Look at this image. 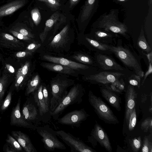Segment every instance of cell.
Masks as SVG:
<instances>
[{
    "mask_svg": "<svg viewBox=\"0 0 152 152\" xmlns=\"http://www.w3.org/2000/svg\"><path fill=\"white\" fill-rule=\"evenodd\" d=\"M111 51L119 60L125 68L131 72L143 77L144 72L141 64L140 57L131 46L123 45L121 39H118L116 45H108Z\"/></svg>",
    "mask_w": 152,
    "mask_h": 152,
    "instance_id": "1",
    "label": "cell"
},
{
    "mask_svg": "<svg viewBox=\"0 0 152 152\" xmlns=\"http://www.w3.org/2000/svg\"><path fill=\"white\" fill-rule=\"evenodd\" d=\"M118 9H111L109 13L106 12L101 15L93 23V28L103 29L117 35L119 34L127 39L129 38L128 28L119 19Z\"/></svg>",
    "mask_w": 152,
    "mask_h": 152,
    "instance_id": "2",
    "label": "cell"
},
{
    "mask_svg": "<svg viewBox=\"0 0 152 152\" xmlns=\"http://www.w3.org/2000/svg\"><path fill=\"white\" fill-rule=\"evenodd\" d=\"M51 99L50 110L53 111L67 95V89L74 85L75 81L66 77H56L50 81Z\"/></svg>",
    "mask_w": 152,
    "mask_h": 152,
    "instance_id": "3",
    "label": "cell"
},
{
    "mask_svg": "<svg viewBox=\"0 0 152 152\" xmlns=\"http://www.w3.org/2000/svg\"><path fill=\"white\" fill-rule=\"evenodd\" d=\"M85 93V89L82 85L74 84L59 105L53 111L50 112L53 119L56 120L69 105L81 103Z\"/></svg>",
    "mask_w": 152,
    "mask_h": 152,
    "instance_id": "4",
    "label": "cell"
},
{
    "mask_svg": "<svg viewBox=\"0 0 152 152\" xmlns=\"http://www.w3.org/2000/svg\"><path fill=\"white\" fill-rule=\"evenodd\" d=\"M88 100L99 118L105 123L110 124H116L119 123L117 118L109 107L91 90L88 94Z\"/></svg>",
    "mask_w": 152,
    "mask_h": 152,
    "instance_id": "5",
    "label": "cell"
},
{
    "mask_svg": "<svg viewBox=\"0 0 152 152\" xmlns=\"http://www.w3.org/2000/svg\"><path fill=\"white\" fill-rule=\"evenodd\" d=\"M36 130L42 138L41 140L45 148L48 151H53L56 149H66L64 144L58 138L55 131L49 125L37 126Z\"/></svg>",
    "mask_w": 152,
    "mask_h": 152,
    "instance_id": "6",
    "label": "cell"
},
{
    "mask_svg": "<svg viewBox=\"0 0 152 152\" xmlns=\"http://www.w3.org/2000/svg\"><path fill=\"white\" fill-rule=\"evenodd\" d=\"M128 75L119 72L99 71L94 74L85 75L83 80L90 83L102 86L109 85Z\"/></svg>",
    "mask_w": 152,
    "mask_h": 152,
    "instance_id": "7",
    "label": "cell"
},
{
    "mask_svg": "<svg viewBox=\"0 0 152 152\" xmlns=\"http://www.w3.org/2000/svg\"><path fill=\"white\" fill-rule=\"evenodd\" d=\"M94 57L100 71L119 72L127 75L131 72L117 62L110 55L95 52Z\"/></svg>",
    "mask_w": 152,
    "mask_h": 152,
    "instance_id": "8",
    "label": "cell"
},
{
    "mask_svg": "<svg viewBox=\"0 0 152 152\" xmlns=\"http://www.w3.org/2000/svg\"><path fill=\"white\" fill-rule=\"evenodd\" d=\"M57 136L70 148L71 152H94L80 138L63 130L55 131Z\"/></svg>",
    "mask_w": 152,
    "mask_h": 152,
    "instance_id": "9",
    "label": "cell"
},
{
    "mask_svg": "<svg viewBox=\"0 0 152 152\" xmlns=\"http://www.w3.org/2000/svg\"><path fill=\"white\" fill-rule=\"evenodd\" d=\"M42 59L48 62L68 67L74 70L85 71L90 75L100 71L98 68L76 62L63 57H56L45 54L42 56Z\"/></svg>",
    "mask_w": 152,
    "mask_h": 152,
    "instance_id": "10",
    "label": "cell"
},
{
    "mask_svg": "<svg viewBox=\"0 0 152 152\" xmlns=\"http://www.w3.org/2000/svg\"><path fill=\"white\" fill-rule=\"evenodd\" d=\"M89 116L84 109L82 108L69 112L56 121L57 123L61 125L79 127Z\"/></svg>",
    "mask_w": 152,
    "mask_h": 152,
    "instance_id": "11",
    "label": "cell"
},
{
    "mask_svg": "<svg viewBox=\"0 0 152 152\" xmlns=\"http://www.w3.org/2000/svg\"><path fill=\"white\" fill-rule=\"evenodd\" d=\"M42 86V84H40L38 88L31 94L38 107L40 122L46 124L50 121L52 116L50 109L45 103L43 98Z\"/></svg>",
    "mask_w": 152,
    "mask_h": 152,
    "instance_id": "12",
    "label": "cell"
},
{
    "mask_svg": "<svg viewBox=\"0 0 152 152\" xmlns=\"http://www.w3.org/2000/svg\"><path fill=\"white\" fill-rule=\"evenodd\" d=\"M21 112L26 121L37 126L42 124L40 120L38 107L33 96L28 98L23 105Z\"/></svg>",
    "mask_w": 152,
    "mask_h": 152,
    "instance_id": "13",
    "label": "cell"
},
{
    "mask_svg": "<svg viewBox=\"0 0 152 152\" xmlns=\"http://www.w3.org/2000/svg\"><path fill=\"white\" fill-rule=\"evenodd\" d=\"M20 96L16 105L13 108L11 111L10 117V125L36 130L37 126L26 121L22 116L20 110Z\"/></svg>",
    "mask_w": 152,
    "mask_h": 152,
    "instance_id": "14",
    "label": "cell"
},
{
    "mask_svg": "<svg viewBox=\"0 0 152 152\" xmlns=\"http://www.w3.org/2000/svg\"><path fill=\"white\" fill-rule=\"evenodd\" d=\"M89 35L92 38L101 43L113 45L116 43V38L118 36L102 29L93 28Z\"/></svg>",
    "mask_w": 152,
    "mask_h": 152,
    "instance_id": "15",
    "label": "cell"
},
{
    "mask_svg": "<svg viewBox=\"0 0 152 152\" xmlns=\"http://www.w3.org/2000/svg\"><path fill=\"white\" fill-rule=\"evenodd\" d=\"M91 134V136L88 138H94L107 151L109 152L112 151V149L109 137L105 130L98 123L94 125Z\"/></svg>",
    "mask_w": 152,
    "mask_h": 152,
    "instance_id": "16",
    "label": "cell"
},
{
    "mask_svg": "<svg viewBox=\"0 0 152 152\" xmlns=\"http://www.w3.org/2000/svg\"><path fill=\"white\" fill-rule=\"evenodd\" d=\"M99 0H86L83 5L80 15V21L86 25L96 12Z\"/></svg>",
    "mask_w": 152,
    "mask_h": 152,
    "instance_id": "17",
    "label": "cell"
},
{
    "mask_svg": "<svg viewBox=\"0 0 152 152\" xmlns=\"http://www.w3.org/2000/svg\"><path fill=\"white\" fill-rule=\"evenodd\" d=\"M137 93L134 86L129 85L125 94V117L127 124H128L130 114L135 107Z\"/></svg>",
    "mask_w": 152,
    "mask_h": 152,
    "instance_id": "18",
    "label": "cell"
},
{
    "mask_svg": "<svg viewBox=\"0 0 152 152\" xmlns=\"http://www.w3.org/2000/svg\"><path fill=\"white\" fill-rule=\"evenodd\" d=\"M83 41L85 45L90 50L108 55L113 54L108 45L101 43L93 39L89 34L84 36Z\"/></svg>",
    "mask_w": 152,
    "mask_h": 152,
    "instance_id": "19",
    "label": "cell"
},
{
    "mask_svg": "<svg viewBox=\"0 0 152 152\" xmlns=\"http://www.w3.org/2000/svg\"><path fill=\"white\" fill-rule=\"evenodd\" d=\"M100 89L103 97L110 105L118 111H120L121 102L118 96L111 90L107 85L101 86Z\"/></svg>",
    "mask_w": 152,
    "mask_h": 152,
    "instance_id": "20",
    "label": "cell"
},
{
    "mask_svg": "<svg viewBox=\"0 0 152 152\" xmlns=\"http://www.w3.org/2000/svg\"><path fill=\"white\" fill-rule=\"evenodd\" d=\"M11 133L25 151L37 152L30 138L26 134L20 131H13Z\"/></svg>",
    "mask_w": 152,
    "mask_h": 152,
    "instance_id": "21",
    "label": "cell"
},
{
    "mask_svg": "<svg viewBox=\"0 0 152 152\" xmlns=\"http://www.w3.org/2000/svg\"><path fill=\"white\" fill-rule=\"evenodd\" d=\"M0 44L5 48L21 49L24 47L23 44L19 39L7 33H2L0 37Z\"/></svg>",
    "mask_w": 152,
    "mask_h": 152,
    "instance_id": "22",
    "label": "cell"
},
{
    "mask_svg": "<svg viewBox=\"0 0 152 152\" xmlns=\"http://www.w3.org/2000/svg\"><path fill=\"white\" fill-rule=\"evenodd\" d=\"M69 26L67 25L54 37L49 44V46L55 49L63 47L69 39Z\"/></svg>",
    "mask_w": 152,
    "mask_h": 152,
    "instance_id": "23",
    "label": "cell"
},
{
    "mask_svg": "<svg viewBox=\"0 0 152 152\" xmlns=\"http://www.w3.org/2000/svg\"><path fill=\"white\" fill-rule=\"evenodd\" d=\"M40 65L44 68L56 72L77 77V72L73 69L52 62H42Z\"/></svg>",
    "mask_w": 152,
    "mask_h": 152,
    "instance_id": "24",
    "label": "cell"
},
{
    "mask_svg": "<svg viewBox=\"0 0 152 152\" xmlns=\"http://www.w3.org/2000/svg\"><path fill=\"white\" fill-rule=\"evenodd\" d=\"M26 0H15L0 7V18L10 15L22 7Z\"/></svg>",
    "mask_w": 152,
    "mask_h": 152,
    "instance_id": "25",
    "label": "cell"
},
{
    "mask_svg": "<svg viewBox=\"0 0 152 152\" xmlns=\"http://www.w3.org/2000/svg\"><path fill=\"white\" fill-rule=\"evenodd\" d=\"M137 45L140 50V54L141 57H144V54L152 51V47L147 41L142 27L141 28L140 35L138 38Z\"/></svg>",
    "mask_w": 152,
    "mask_h": 152,
    "instance_id": "26",
    "label": "cell"
},
{
    "mask_svg": "<svg viewBox=\"0 0 152 152\" xmlns=\"http://www.w3.org/2000/svg\"><path fill=\"white\" fill-rule=\"evenodd\" d=\"M72 58L80 63L98 68L94 57L88 54L77 53L74 55Z\"/></svg>",
    "mask_w": 152,
    "mask_h": 152,
    "instance_id": "27",
    "label": "cell"
},
{
    "mask_svg": "<svg viewBox=\"0 0 152 152\" xmlns=\"http://www.w3.org/2000/svg\"><path fill=\"white\" fill-rule=\"evenodd\" d=\"M40 79L39 75L37 74L28 82L25 92V95L28 96L34 93L39 86Z\"/></svg>",
    "mask_w": 152,
    "mask_h": 152,
    "instance_id": "28",
    "label": "cell"
},
{
    "mask_svg": "<svg viewBox=\"0 0 152 152\" xmlns=\"http://www.w3.org/2000/svg\"><path fill=\"white\" fill-rule=\"evenodd\" d=\"M9 75L4 72L0 77V107L7 87Z\"/></svg>",
    "mask_w": 152,
    "mask_h": 152,
    "instance_id": "29",
    "label": "cell"
},
{
    "mask_svg": "<svg viewBox=\"0 0 152 152\" xmlns=\"http://www.w3.org/2000/svg\"><path fill=\"white\" fill-rule=\"evenodd\" d=\"M25 78L20 69L16 73L15 80V86L17 92L23 88L26 84V80Z\"/></svg>",
    "mask_w": 152,
    "mask_h": 152,
    "instance_id": "30",
    "label": "cell"
},
{
    "mask_svg": "<svg viewBox=\"0 0 152 152\" xmlns=\"http://www.w3.org/2000/svg\"><path fill=\"white\" fill-rule=\"evenodd\" d=\"M55 20L52 19L47 20L43 31L39 34V38L41 42L43 43L45 40L48 31L51 29L55 23Z\"/></svg>",
    "mask_w": 152,
    "mask_h": 152,
    "instance_id": "31",
    "label": "cell"
},
{
    "mask_svg": "<svg viewBox=\"0 0 152 152\" xmlns=\"http://www.w3.org/2000/svg\"><path fill=\"white\" fill-rule=\"evenodd\" d=\"M123 78L119 80L111 83L110 86L107 85L109 88L114 92L121 93L124 89L125 83Z\"/></svg>",
    "mask_w": 152,
    "mask_h": 152,
    "instance_id": "32",
    "label": "cell"
},
{
    "mask_svg": "<svg viewBox=\"0 0 152 152\" xmlns=\"http://www.w3.org/2000/svg\"><path fill=\"white\" fill-rule=\"evenodd\" d=\"M6 141L7 144L15 149L17 152L23 151V148L18 141L10 134H7Z\"/></svg>",
    "mask_w": 152,
    "mask_h": 152,
    "instance_id": "33",
    "label": "cell"
},
{
    "mask_svg": "<svg viewBox=\"0 0 152 152\" xmlns=\"http://www.w3.org/2000/svg\"><path fill=\"white\" fill-rule=\"evenodd\" d=\"M137 115L135 107L131 112L127 124L129 131H132L134 129L136 124Z\"/></svg>",
    "mask_w": 152,
    "mask_h": 152,
    "instance_id": "34",
    "label": "cell"
},
{
    "mask_svg": "<svg viewBox=\"0 0 152 152\" xmlns=\"http://www.w3.org/2000/svg\"><path fill=\"white\" fill-rule=\"evenodd\" d=\"M12 91H9L4 100H3L0 107V113L5 111L9 107L11 104Z\"/></svg>",
    "mask_w": 152,
    "mask_h": 152,
    "instance_id": "35",
    "label": "cell"
},
{
    "mask_svg": "<svg viewBox=\"0 0 152 152\" xmlns=\"http://www.w3.org/2000/svg\"><path fill=\"white\" fill-rule=\"evenodd\" d=\"M130 146L133 151L137 152L140 150L142 145V141L140 136L135 137L131 140Z\"/></svg>",
    "mask_w": 152,
    "mask_h": 152,
    "instance_id": "36",
    "label": "cell"
},
{
    "mask_svg": "<svg viewBox=\"0 0 152 152\" xmlns=\"http://www.w3.org/2000/svg\"><path fill=\"white\" fill-rule=\"evenodd\" d=\"M141 77L136 74L133 73L128 77V82L133 86H136L139 88L140 86Z\"/></svg>",
    "mask_w": 152,
    "mask_h": 152,
    "instance_id": "37",
    "label": "cell"
},
{
    "mask_svg": "<svg viewBox=\"0 0 152 152\" xmlns=\"http://www.w3.org/2000/svg\"><path fill=\"white\" fill-rule=\"evenodd\" d=\"M42 92L43 98L45 103L50 109L51 99L50 92H49L46 86L42 84Z\"/></svg>",
    "mask_w": 152,
    "mask_h": 152,
    "instance_id": "38",
    "label": "cell"
},
{
    "mask_svg": "<svg viewBox=\"0 0 152 152\" xmlns=\"http://www.w3.org/2000/svg\"><path fill=\"white\" fill-rule=\"evenodd\" d=\"M152 128V118L148 117L145 119L142 123L141 128L144 132H147L150 129Z\"/></svg>",
    "mask_w": 152,
    "mask_h": 152,
    "instance_id": "39",
    "label": "cell"
},
{
    "mask_svg": "<svg viewBox=\"0 0 152 152\" xmlns=\"http://www.w3.org/2000/svg\"><path fill=\"white\" fill-rule=\"evenodd\" d=\"M141 151L142 152H152V143L147 137H145L144 138Z\"/></svg>",
    "mask_w": 152,
    "mask_h": 152,
    "instance_id": "40",
    "label": "cell"
},
{
    "mask_svg": "<svg viewBox=\"0 0 152 152\" xmlns=\"http://www.w3.org/2000/svg\"><path fill=\"white\" fill-rule=\"evenodd\" d=\"M10 32L15 37L18 39L24 40L26 41H30L32 40V39L27 36H25L23 34L14 30H10Z\"/></svg>",
    "mask_w": 152,
    "mask_h": 152,
    "instance_id": "41",
    "label": "cell"
},
{
    "mask_svg": "<svg viewBox=\"0 0 152 152\" xmlns=\"http://www.w3.org/2000/svg\"><path fill=\"white\" fill-rule=\"evenodd\" d=\"M14 30L31 38L34 37L33 34L24 28H17L14 29Z\"/></svg>",
    "mask_w": 152,
    "mask_h": 152,
    "instance_id": "42",
    "label": "cell"
},
{
    "mask_svg": "<svg viewBox=\"0 0 152 152\" xmlns=\"http://www.w3.org/2000/svg\"><path fill=\"white\" fill-rule=\"evenodd\" d=\"M41 46L40 44L33 42L29 44L26 48L25 51L33 53Z\"/></svg>",
    "mask_w": 152,
    "mask_h": 152,
    "instance_id": "43",
    "label": "cell"
},
{
    "mask_svg": "<svg viewBox=\"0 0 152 152\" xmlns=\"http://www.w3.org/2000/svg\"><path fill=\"white\" fill-rule=\"evenodd\" d=\"M31 16L33 20L36 25L39 22L40 16L39 12L37 10H34L31 12Z\"/></svg>",
    "mask_w": 152,
    "mask_h": 152,
    "instance_id": "44",
    "label": "cell"
},
{
    "mask_svg": "<svg viewBox=\"0 0 152 152\" xmlns=\"http://www.w3.org/2000/svg\"><path fill=\"white\" fill-rule=\"evenodd\" d=\"M30 66V63L28 61H27L20 69L22 74L25 77H26L29 72Z\"/></svg>",
    "mask_w": 152,
    "mask_h": 152,
    "instance_id": "45",
    "label": "cell"
},
{
    "mask_svg": "<svg viewBox=\"0 0 152 152\" xmlns=\"http://www.w3.org/2000/svg\"><path fill=\"white\" fill-rule=\"evenodd\" d=\"M152 62H150L148 63V70L145 73V75H144L143 77V79L141 83V85L142 86L146 79L149 75L151 74L152 73Z\"/></svg>",
    "mask_w": 152,
    "mask_h": 152,
    "instance_id": "46",
    "label": "cell"
},
{
    "mask_svg": "<svg viewBox=\"0 0 152 152\" xmlns=\"http://www.w3.org/2000/svg\"><path fill=\"white\" fill-rule=\"evenodd\" d=\"M33 53L27 51H19L16 54V56L18 58H23L28 56H31Z\"/></svg>",
    "mask_w": 152,
    "mask_h": 152,
    "instance_id": "47",
    "label": "cell"
},
{
    "mask_svg": "<svg viewBox=\"0 0 152 152\" xmlns=\"http://www.w3.org/2000/svg\"><path fill=\"white\" fill-rule=\"evenodd\" d=\"M46 2L50 6L52 7H58L59 4L56 0H39Z\"/></svg>",
    "mask_w": 152,
    "mask_h": 152,
    "instance_id": "48",
    "label": "cell"
},
{
    "mask_svg": "<svg viewBox=\"0 0 152 152\" xmlns=\"http://www.w3.org/2000/svg\"><path fill=\"white\" fill-rule=\"evenodd\" d=\"M3 150L5 152H17L15 149L7 144H6L4 145Z\"/></svg>",
    "mask_w": 152,
    "mask_h": 152,
    "instance_id": "49",
    "label": "cell"
},
{
    "mask_svg": "<svg viewBox=\"0 0 152 152\" xmlns=\"http://www.w3.org/2000/svg\"><path fill=\"white\" fill-rule=\"evenodd\" d=\"M6 66L7 69L10 72L12 73L15 72V69L12 66L9 64H7Z\"/></svg>",
    "mask_w": 152,
    "mask_h": 152,
    "instance_id": "50",
    "label": "cell"
},
{
    "mask_svg": "<svg viewBox=\"0 0 152 152\" xmlns=\"http://www.w3.org/2000/svg\"><path fill=\"white\" fill-rule=\"evenodd\" d=\"M80 0H70V5L71 6L75 5Z\"/></svg>",
    "mask_w": 152,
    "mask_h": 152,
    "instance_id": "51",
    "label": "cell"
},
{
    "mask_svg": "<svg viewBox=\"0 0 152 152\" xmlns=\"http://www.w3.org/2000/svg\"><path fill=\"white\" fill-rule=\"evenodd\" d=\"M113 1L116 3H122L125 2L129 0H113Z\"/></svg>",
    "mask_w": 152,
    "mask_h": 152,
    "instance_id": "52",
    "label": "cell"
},
{
    "mask_svg": "<svg viewBox=\"0 0 152 152\" xmlns=\"http://www.w3.org/2000/svg\"><path fill=\"white\" fill-rule=\"evenodd\" d=\"M152 0H148V5L149 6H151L152 4Z\"/></svg>",
    "mask_w": 152,
    "mask_h": 152,
    "instance_id": "53",
    "label": "cell"
},
{
    "mask_svg": "<svg viewBox=\"0 0 152 152\" xmlns=\"http://www.w3.org/2000/svg\"><path fill=\"white\" fill-rule=\"evenodd\" d=\"M1 117L0 116V121H1Z\"/></svg>",
    "mask_w": 152,
    "mask_h": 152,
    "instance_id": "54",
    "label": "cell"
},
{
    "mask_svg": "<svg viewBox=\"0 0 152 152\" xmlns=\"http://www.w3.org/2000/svg\"><path fill=\"white\" fill-rule=\"evenodd\" d=\"M0 58H1V57H0Z\"/></svg>",
    "mask_w": 152,
    "mask_h": 152,
    "instance_id": "55",
    "label": "cell"
}]
</instances>
